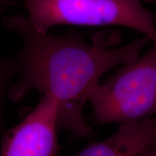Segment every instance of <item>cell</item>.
<instances>
[{"instance_id": "cell-1", "label": "cell", "mask_w": 156, "mask_h": 156, "mask_svg": "<svg viewBox=\"0 0 156 156\" xmlns=\"http://www.w3.org/2000/svg\"><path fill=\"white\" fill-rule=\"evenodd\" d=\"M5 28L23 39L14 58L17 82L8 96L20 101L31 90L51 98L58 109V129L67 130L73 139L87 137L91 128L83 107L93 87L107 72L136 61L151 40L144 36L118 48L89 44L76 30L59 36L39 32L20 15L4 17Z\"/></svg>"}, {"instance_id": "cell-4", "label": "cell", "mask_w": 156, "mask_h": 156, "mask_svg": "<svg viewBox=\"0 0 156 156\" xmlns=\"http://www.w3.org/2000/svg\"><path fill=\"white\" fill-rule=\"evenodd\" d=\"M58 132L57 106L43 95L36 108L4 135L0 156H56Z\"/></svg>"}, {"instance_id": "cell-5", "label": "cell", "mask_w": 156, "mask_h": 156, "mask_svg": "<svg viewBox=\"0 0 156 156\" xmlns=\"http://www.w3.org/2000/svg\"><path fill=\"white\" fill-rule=\"evenodd\" d=\"M156 147V117L120 124L114 134L72 156H142Z\"/></svg>"}, {"instance_id": "cell-8", "label": "cell", "mask_w": 156, "mask_h": 156, "mask_svg": "<svg viewBox=\"0 0 156 156\" xmlns=\"http://www.w3.org/2000/svg\"><path fill=\"white\" fill-rule=\"evenodd\" d=\"M142 156H156V147L151 150V151L147 152Z\"/></svg>"}, {"instance_id": "cell-6", "label": "cell", "mask_w": 156, "mask_h": 156, "mask_svg": "<svg viewBox=\"0 0 156 156\" xmlns=\"http://www.w3.org/2000/svg\"><path fill=\"white\" fill-rule=\"evenodd\" d=\"M16 65L14 58L5 59L0 57V128L2 124L4 101L6 95H8L11 81L16 77Z\"/></svg>"}, {"instance_id": "cell-3", "label": "cell", "mask_w": 156, "mask_h": 156, "mask_svg": "<svg viewBox=\"0 0 156 156\" xmlns=\"http://www.w3.org/2000/svg\"><path fill=\"white\" fill-rule=\"evenodd\" d=\"M88 101L95 119L101 124L156 117V44L136 61L99 82Z\"/></svg>"}, {"instance_id": "cell-2", "label": "cell", "mask_w": 156, "mask_h": 156, "mask_svg": "<svg viewBox=\"0 0 156 156\" xmlns=\"http://www.w3.org/2000/svg\"><path fill=\"white\" fill-rule=\"evenodd\" d=\"M32 28L48 32L56 25L107 26L134 29L156 44L155 17L142 0H22Z\"/></svg>"}, {"instance_id": "cell-9", "label": "cell", "mask_w": 156, "mask_h": 156, "mask_svg": "<svg viewBox=\"0 0 156 156\" xmlns=\"http://www.w3.org/2000/svg\"><path fill=\"white\" fill-rule=\"evenodd\" d=\"M145 2H156V0H144Z\"/></svg>"}, {"instance_id": "cell-7", "label": "cell", "mask_w": 156, "mask_h": 156, "mask_svg": "<svg viewBox=\"0 0 156 156\" xmlns=\"http://www.w3.org/2000/svg\"><path fill=\"white\" fill-rule=\"evenodd\" d=\"M15 4V2L12 0H0V15L5 12L9 7Z\"/></svg>"}]
</instances>
